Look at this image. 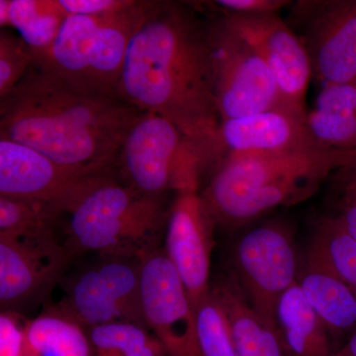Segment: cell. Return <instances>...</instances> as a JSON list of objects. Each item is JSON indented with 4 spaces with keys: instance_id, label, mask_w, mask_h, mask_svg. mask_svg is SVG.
I'll return each mask as SVG.
<instances>
[{
    "instance_id": "52a82bcc",
    "label": "cell",
    "mask_w": 356,
    "mask_h": 356,
    "mask_svg": "<svg viewBox=\"0 0 356 356\" xmlns=\"http://www.w3.org/2000/svg\"><path fill=\"white\" fill-rule=\"evenodd\" d=\"M209 21L213 88L221 122L269 110L301 112L285 99L270 70L252 44L219 16L215 15Z\"/></svg>"
},
{
    "instance_id": "8992f818",
    "label": "cell",
    "mask_w": 356,
    "mask_h": 356,
    "mask_svg": "<svg viewBox=\"0 0 356 356\" xmlns=\"http://www.w3.org/2000/svg\"><path fill=\"white\" fill-rule=\"evenodd\" d=\"M115 170L122 181L142 193L166 196L200 191L209 163L172 122L145 113L129 131Z\"/></svg>"
},
{
    "instance_id": "7402d4cb",
    "label": "cell",
    "mask_w": 356,
    "mask_h": 356,
    "mask_svg": "<svg viewBox=\"0 0 356 356\" xmlns=\"http://www.w3.org/2000/svg\"><path fill=\"white\" fill-rule=\"evenodd\" d=\"M67 16L58 0H10V26L17 30L33 55L53 44Z\"/></svg>"
},
{
    "instance_id": "d4e9b609",
    "label": "cell",
    "mask_w": 356,
    "mask_h": 356,
    "mask_svg": "<svg viewBox=\"0 0 356 356\" xmlns=\"http://www.w3.org/2000/svg\"><path fill=\"white\" fill-rule=\"evenodd\" d=\"M194 313L197 341L193 356H236L226 314L212 286Z\"/></svg>"
},
{
    "instance_id": "603a6c76",
    "label": "cell",
    "mask_w": 356,
    "mask_h": 356,
    "mask_svg": "<svg viewBox=\"0 0 356 356\" xmlns=\"http://www.w3.org/2000/svg\"><path fill=\"white\" fill-rule=\"evenodd\" d=\"M62 216L50 204L0 196V238L57 236L56 229Z\"/></svg>"
},
{
    "instance_id": "f1b7e54d",
    "label": "cell",
    "mask_w": 356,
    "mask_h": 356,
    "mask_svg": "<svg viewBox=\"0 0 356 356\" xmlns=\"http://www.w3.org/2000/svg\"><path fill=\"white\" fill-rule=\"evenodd\" d=\"M341 181L337 196V214L343 228L356 241V163L341 168Z\"/></svg>"
},
{
    "instance_id": "484cf974",
    "label": "cell",
    "mask_w": 356,
    "mask_h": 356,
    "mask_svg": "<svg viewBox=\"0 0 356 356\" xmlns=\"http://www.w3.org/2000/svg\"><path fill=\"white\" fill-rule=\"evenodd\" d=\"M306 125L322 149L356 152V115L343 116L313 109L307 112Z\"/></svg>"
},
{
    "instance_id": "9c48e42d",
    "label": "cell",
    "mask_w": 356,
    "mask_h": 356,
    "mask_svg": "<svg viewBox=\"0 0 356 356\" xmlns=\"http://www.w3.org/2000/svg\"><path fill=\"white\" fill-rule=\"evenodd\" d=\"M235 277L259 317L278 329L281 297L298 281V264L289 227L268 222L250 229L234 252ZM280 330V329H278Z\"/></svg>"
},
{
    "instance_id": "4fadbf2b",
    "label": "cell",
    "mask_w": 356,
    "mask_h": 356,
    "mask_svg": "<svg viewBox=\"0 0 356 356\" xmlns=\"http://www.w3.org/2000/svg\"><path fill=\"white\" fill-rule=\"evenodd\" d=\"M140 290L147 329L168 356H193L197 341L195 313L177 269L165 250L140 259Z\"/></svg>"
},
{
    "instance_id": "1f68e13d",
    "label": "cell",
    "mask_w": 356,
    "mask_h": 356,
    "mask_svg": "<svg viewBox=\"0 0 356 356\" xmlns=\"http://www.w3.org/2000/svg\"><path fill=\"white\" fill-rule=\"evenodd\" d=\"M131 0H58L67 15H99L123 8Z\"/></svg>"
},
{
    "instance_id": "d6a6232c",
    "label": "cell",
    "mask_w": 356,
    "mask_h": 356,
    "mask_svg": "<svg viewBox=\"0 0 356 356\" xmlns=\"http://www.w3.org/2000/svg\"><path fill=\"white\" fill-rule=\"evenodd\" d=\"M331 356H356V331L348 337L343 346L334 350Z\"/></svg>"
},
{
    "instance_id": "7a4b0ae2",
    "label": "cell",
    "mask_w": 356,
    "mask_h": 356,
    "mask_svg": "<svg viewBox=\"0 0 356 356\" xmlns=\"http://www.w3.org/2000/svg\"><path fill=\"white\" fill-rule=\"evenodd\" d=\"M145 112L119 95L88 92L32 65L0 98V138L69 166L113 168Z\"/></svg>"
},
{
    "instance_id": "e575fe53",
    "label": "cell",
    "mask_w": 356,
    "mask_h": 356,
    "mask_svg": "<svg viewBox=\"0 0 356 356\" xmlns=\"http://www.w3.org/2000/svg\"><path fill=\"white\" fill-rule=\"evenodd\" d=\"M355 163H356V159H355Z\"/></svg>"
},
{
    "instance_id": "9a60e30c",
    "label": "cell",
    "mask_w": 356,
    "mask_h": 356,
    "mask_svg": "<svg viewBox=\"0 0 356 356\" xmlns=\"http://www.w3.org/2000/svg\"><path fill=\"white\" fill-rule=\"evenodd\" d=\"M217 16L259 51L288 103L299 111L308 112L305 98L313 77L311 60L286 21L280 14Z\"/></svg>"
},
{
    "instance_id": "d6986e66",
    "label": "cell",
    "mask_w": 356,
    "mask_h": 356,
    "mask_svg": "<svg viewBox=\"0 0 356 356\" xmlns=\"http://www.w3.org/2000/svg\"><path fill=\"white\" fill-rule=\"evenodd\" d=\"M277 325L286 356H331V337L314 312L298 282L281 297Z\"/></svg>"
},
{
    "instance_id": "ba28073f",
    "label": "cell",
    "mask_w": 356,
    "mask_h": 356,
    "mask_svg": "<svg viewBox=\"0 0 356 356\" xmlns=\"http://www.w3.org/2000/svg\"><path fill=\"white\" fill-rule=\"evenodd\" d=\"M58 308L89 330L112 323L147 327L140 290V259L102 257L95 266L65 280Z\"/></svg>"
},
{
    "instance_id": "4316f807",
    "label": "cell",
    "mask_w": 356,
    "mask_h": 356,
    "mask_svg": "<svg viewBox=\"0 0 356 356\" xmlns=\"http://www.w3.org/2000/svg\"><path fill=\"white\" fill-rule=\"evenodd\" d=\"M33 65L31 49L19 35L0 33V98L8 95Z\"/></svg>"
},
{
    "instance_id": "5b68a950",
    "label": "cell",
    "mask_w": 356,
    "mask_h": 356,
    "mask_svg": "<svg viewBox=\"0 0 356 356\" xmlns=\"http://www.w3.org/2000/svg\"><path fill=\"white\" fill-rule=\"evenodd\" d=\"M147 6L146 0H131L112 13L70 14L53 44L33 55V65L72 88L118 95L129 44Z\"/></svg>"
},
{
    "instance_id": "277c9868",
    "label": "cell",
    "mask_w": 356,
    "mask_h": 356,
    "mask_svg": "<svg viewBox=\"0 0 356 356\" xmlns=\"http://www.w3.org/2000/svg\"><path fill=\"white\" fill-rule=\"evenodd\" d=\"M166 196L147 195L112 170L90 185L69 212L65 245L72 257H134L159 248L170 207Z\"/></svg>"
},
{
    "instance_id": "f546056e",
    "label": "cell",
    "mask_w": 356,
    "mask_h": 356,
    "mask_svg": "<svg viewBox=\"0 0 356 356\" xmlns=\"http://www.w3.org/2000/svg\"><path fill=\"white\" fill-rule=\"evenodd\" d=\"M289 0H216L204 2L213 7L217 15L255 16L264 14H280L285 7L291 6Z\"/></svg>"
},
{
    "instance_id": "cb8c5ba5",
    "label": "cell",
    "mask_w": 356,
    "mask_h": 356,
    "mask_svg": "<svg viewBox=\"0 0 356 356\" xmlns=\"http://www.w3.org/2000/svg\"><path fill=\"white\" fill-rule=\"evenodd\" d=\"M88 332L93 356H168L153 332L139 325L112 323Z\"/></svg>"
},
{
    "instance_id": "836d02e7",
    "label": "cell",
    "mask_w": 356,
    "mask_h": 356,
    "mask_svg": "<svg viewBox=\"0 0 356 356\" xmlns=\"http://www.w3.org/2000/svg\"><path fill=\"white\" fill-rule=\"evenodd\" d=\"M9 10H10V0H0V24L2 28L10 26Z\"/></svg>"
},
{
    "instance_id": "ffe728a7",
    "label": "cell",
    "mask_w": 356,
    "mask_h": 356,
    "mask_svg": "<svg viewBox=\"0 0 356 356\" xmlns=\"http://www.w3.org/2000/svg\"><path fill=\"white\" fill-rule=\"evenodd\" d=\"M24 356H93L88 330L58 306L26 321Z\"/></svg>"
},
{
    "instance_id": "83f0119b",
    "label": "cell",
    "mask_w": 356,
    "mask_h": 356,
    "mask_svg": "<svg viewBox=\"0 0 356 356\" xmlns=\"http://www.w3.org/2000/svg\"><path fill=\"white\" fill-rule=\"evenodd\" d=\"M314 109L327 114L356 115V79L346 83L323 86Z\"/></svg>"
},
{
    "instance_id": "ac0fdd59",
    "label": "cell",
    "mask_w": 356,
    "mask_h": 356,
    "mask_svg": "<svg viewBox=\"0 0 356 356\" xmlns=\"http://www.w3.org/2000/svg\"><path fill=\"white\" fill-rule=\"evenodd\" d=\"M297 282L330 337L356 331V295L336 274L307 261Z\"/></svg>"
},
{
    "instance_id": "3957f363",
    "label": "cell",
    "mask_w": 356,
    "mask_h": 356,
    "mask_svg": "<svg viewBox=\"0 0 356 356\" xmlns=\"http://www.w3.org/2000/svg\"><path fill=\"white\" fill-rule=\"evenodd\" d=\"M356 152L317 149L285 153L226 154L200 191L215 226L236 229L268 211L308 200Z\"/></svg>"
},
{
    "instance_id": "44dd1931",
    "label": "cell",
    "mask_w": 356,
    "mask_h": 356,
    "mask_svg": "<svg viewBox=\"0 0 356 356\" xmlns=\"http://www.w3.org/2000/svg\"><path fill=\"white\" fill-rule=\"evenodd\" d=\"M307 261L336 274L356 295V241L334 215L318 220Z\"/></svg>"
},
{
    "instance_id": "6da1fadb",
    "label": "cell",
    "mask_w": 356,
    "mask_h": 356,
    "mask_svg": "<svg viewBox=\"0 0 356 356\" xmlns=\"http://www.w3.org/2000/svg\"><path fill=\"white\" fill-rule=\"evenodd\" d=\"M191 2L149 1L134 33L117 92L136 108L165 117L202 152L222 156L213 88L209 19Z\"/></svg>"
},
{
    "instance_id": "7c38bea8",
    "label": "cell",
    "mask_w": 356,
    "mask_h": 356,
    "mask_svg": "<svg viewBox=\"0 0 356 356\" xmlns=\"http://www.w3.org/2000/svg\"><path fill=\"white\" fill-rule=\"evenodd\" d=\"M57 236L0 238V308L22 312L39 305L64 280L72 259Z\"/></svg>"
},
{
    "instance_id": "30bf717a",
    "label": "cell",
    "mask_w": 356,
    "mask_h": 356,
    "mask_svg": "<svg viewBox=\"0 0 356 356\" xmlns=\"http://www.w3.org/2000/svg\"><path fill=\"white\" fill-rule=\"evenodd\" d=\"M290 28L305 46L313 77L325 84L356 79V0H302L290 6Z\"/></svg>"
},
{
    "instance_id": "5bb4252c",
    "label": "cell",
    "mask_w": 356,
    "mask_h": 356,
    "mask_svg": "<svg viewBox=\"0 0 356 356\" xmlns=\"http://www.w3.org/2000/svg\"><path fill=\"white\" fill-rule=\"evenodd\" d=\"M215 222L201 198L200 191L175 194L165 228L163 250L181 278L192 308L211 291V257Z\"/></svg>"
},
{
    "instance_id": "e0dca14e",
    "label": "cell",
    "mask_w": 356,
    "mask_h": 356,
    "mask_svg": "<svg viewBox=\"0 0 356 356\" xmlns=\"http://www.w3.org/2000/svg\"><path fill=\"white\" fill-rule=\"evenodd\" d=\"M228 320L236 356H286L280 330L250 306L234 274L212 285Z\"/></svg>"
},
{
    "instance_id": "4dcf8cb0",
    "label": "cell",
    "mask_w": 356,
    "mask_h": 356,
    "mask_svg": "<svg viewBox=\"0 0 356 356\" xmlns=\"http://www.w3.org/2000/svg\"><path fill=\"white\" fill-rule=\"evenodd\" d=\"M26 321L14 312L0 314V356H24Z\"/></svg>"
},
{
    "instance_id": "2e32d148",
    "label": "cell",
    "mask_w": 356,
    "mask_h": 356,
    "mask_svg": "<svg viewBox=\"0 0 356 356\" xmlns=\"http://www.w3.org/2000/svg\"><path fill=\"white\" fill-rule=\"evenodd\" d=\"M306 115L291 109H275L222 121V156L317 149L320 147L307 128Z\"/></svg>"
},
{
    "instance_id": "8fae6325",
    "label": "cell",
    "mask_w": 356,
    "mask_h": 356,
    "mask_svg": "<svg viewBox=\"0 0 356 356\" xmlns=\"http://www.w3.org/2000/svg\"><path fill=\"white\" fill-rule=\"evenodd\" d=\"M114 168L60 165L31 147L0 138V196L50 204L63 215Z\"/></svg>"
}]
</instances>
